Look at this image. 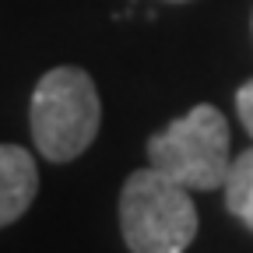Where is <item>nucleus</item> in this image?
I'll return each instance as SVG.
<instances>
[{"mask_svg": "<svg viewBox=\"0 0 253 253\" xmlns=\"http://www.w3.org/2000/svg\"><path fill=\"white\" fill-rule=\"evenodd\" d=\"M32 141L46 162L81 158L102 126V102L91 74L81 67H53L39 78L28 102Z\"/></svg>", "mask_w": 253, "mask_h": 253, "instance_id": "f257e3e1", "label": "nucleus"}, {"mask_svg": "<svg viewBox=\"0 0 253 253\" xmlns=\"http://www.w3.org/2000/svg\"><path fill=\"white\" fill-rule=\"evenodd\" d=\"M120 232L130 253H183L197 236L190 190L158 169H137L120 190Z\"/></svg>", "mask_w": 253, "mask_h": 253, "instance_id": "f03ea898", "label": "nucleus"}, {"mask_svg": "<svg viewBox=\"0 0 253 253\" xmlns=\"http://www.w3.org/2000/svg\"><path fill=\"white\" fill-rule=\"evenodd\" d=\"M151 169L166 172L186 190H218L225 186L232 151H229V120L211 102L194 106L186 116L172 120L166 130L148 137Z\"/></svg>", "mask_w": 253, "mask_h": 253, "instance_id": "7ed1b4c3", "label": "nucleus"}, {"mask_svg": "<svg viewBox=\"0 0 253 253\" xmlns=\"http://www.w3.org/2000/svg\"><path fill=\"white\" fill-rule=\"evenodd\" d=\"M39 194V166L25 148L0 144V229L18 221Z\"/></svg>", "mask_w": 253, "mask_h": 253, "instance_id": "20e7f679", "label": "nucleus"}, {"mask_svg": "<svg viewBox=\"0 0 253 253\" xmlns=\"http://www.w3.org/2000/svg\"><path fill=\"white\" fill-rule=\"evenodd\" d=\"M225 208L232 218H239L243 225L253 232V148L232 158L229 176H225Z\"/></svg>", "mask_w": 253, "mask_h": 253, "instance_id": "39448f33", "label": "nucleus"}, {"mask_svg": "<svg viewBox=\"0 0 253 253\" xmlns=\"http://www.w3.org/2000/svg\"><path fill=\"white\" fill-rule=\"evenodd\" d=\"M236 113L246 126V134L253 137V78L246 84H239V91H236Z\"/></svg>", "mask_w": 253, "mask_h": 253, "instance_id": "423d86ee", "label": "nucleus"}, {"mask_svg": "<svg viewBox=\"0 0 253 253\" xmlns=\"http://www.w3.org/2000/svg\"><path fill=\"white\" fill-rule=\"evenodd\" d=\"M172 4H186V0H172Z\"/></svg>", "mask_w": 253, "mask_h": 253, "instance_id": "0eeeda50", "label": "nucleus"}]
</instances>
